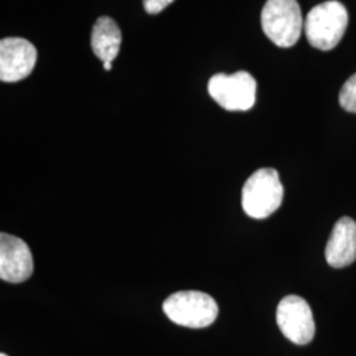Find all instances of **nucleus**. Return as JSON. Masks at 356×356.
I'll use <instances>...</instances> for the list:
<instances>
[{"instance_id":"obj_1","label":"nucleus","mask_w":356,"mask_h":356,"mask_svg":"<svg viewBox=\"0 0 356 356\" xmlns=\"http://www.w3.org/2000/svg\"><path fill=\"white\" fill-rule=\"evenodd\" d=\"M348 13L341 1L330 0L312 8L305 20V33L312 47L319 51L334 49L344 36Z\"/></svg>"},{"instance_id":"obj_2","label":"nucleus","mask_w":356,"mask_h":356,"mask_svg":"<svg viewBox=\"0 0 356 356\" xmlns=\"http://www.w3.org/2000/svg\"><path fill=\"white\" fill-rule=\"evenodd\" d=\"M284 188L276 169L261 168L248 178L243 186L242 206L245 214L254 219H266L282 204Z\"/></svg>"},{"instance_id":"obj_3","label":"nucleus","mask_w":356,"mask_h":356,"mask_svg":"<svg viewBox=\"0 0 356 356\" xmlns=\"http://www.w3.org/2000/svg\"><path fill=\"white\" fill-rule=\"evenodd\" d=\"M163 310L172 322L191 329H204L213 325L219 313L216 300L198 291L173 293L164 301Z\"/></svg>"},{"instance_id":"obj_4","label":"nucleus","mask_w":356,"mask_h":356,"mask_svg":"<svg viewBox=\"0 0 356 356\" xmlns=\"http://www.w3.org/2000/svg\"><path fill=\"white\" fill-rule=\"evenodd\" d=\"M305 22L297 0H267L261 11L263 31L275 45L291 48L302 33Z\"/></svg>"},{"instance_id":"obj_5","label":"nucleus","mask_w":356,"mask_h":356,"mask_svg":"<svg viewBox=\"0 0 356 356\" xmlns=\"http://www.w3.org/2000/svg\"><path fill=\"white\" fill-rule=\"evenodd\" d=\"M256 81L247 72L234 74L219 73L210 78L207 90L210 97L227 111H248L256 102Z\"/></svg>"},{"instance_id":"obj_6","label":"nucleus","mask_w":356,"mask_h":356,"mask_svg":"<svg viewBox=\"0 0 356 356\" xmlns=\"http://www.w3.org/2000/svg\"><path fill=\"white\" fill-rule=\"evenodd\" d=\"M276 321L281 332L300 346L310 343L316 335V322L309 304L300 296H286L280 301Z\"/></svg>"},{"instance_id":"obj_7","label":"nucleus","mask_w":356,"mask_h":356,"mask_svg":"<svg viewBox=\"0 0 356 356\" xmlns=\"http://www.w3.org/2000/svg\"><path fill=\"white\" fill-rule=\"evenodd\" d=\"M38 63V49L26 38H7L0 41V79L13 83L32 73Z\"/></svg>"},{"instance_id":"obj_8","label":"nucleus","mask_w":356,"mask_h":356,"mask_svg":"<svg viewBox=\"0 0 356 356\" xmlns=\"http://www.w3.org/2000/svg\"><path fill=\"white\" fill-rule=\"evenodd\" d=\"M32 252L23 239L10 234L0 235V279L11 284L28 280L33 273Z\"/></svg>"},{"instance_id":"obj_9","label":"nucleus","mask_w":356,"mask_h":356,"mask_svg":"<svg viewBox=\"0 0 356 356\" xmlns=\"http://www.w3.org/2000/svg\"><path fill=\"white\" fill-rule=\"evenodd\" d=\"M326 261L334 268L348 267L356 260V222L344 216L341 218L331 232L325 250Z\"/></svg>"},{"instance_id":"obj_10","label":"nucleus","mask_w":356,"mask_h":356,"mask_svg":"<svg viewBox=\"0 0 356 356\" xmlns=\"http://www.w3.org/2000/svg\"><path fill=\"white\" fill-rule=\"evenodd\" d=\"M122 45V31L114 19L102 16L91 32V48L102 63H113Z\"/></svg>"},{"instance_id":"obj_11","label":"nucleus","mask_w":356,"mask_h":356,"mask_svg":"<svg viewBox=\"0 0 356 356\" xmlns=\"http://www.w3.org/2000/svg\"><path fill=\"white\" fill-rule=\"evenodd\" d=\"M339 103L346 111L356 114V74L346 81L339 94Z\"/></svg>"},{"instance_id":"obj_12","label":"nucleus","mask_w":356,"mask_h":356,"mask_svg":"<svg viewBox=\"0 0 356 356\" xmlns=\"http://www.w3.org/2000/svg\"><path fill=\"white\" fill-rule=\"evenodd\" d=\"M173 1L175 0H143V4L147 13L156 15V13H163Z\"/></svg>"},{"instance_id":"obj_13","label":"nucleus","mask_w":356,"mask_h":356,"mask_svg":"<svg viewBox=\"0 0 356 356\" xmlns=\"http://www.w3.org/2000/svg\"><path fill=\"white\" fill-rule=\"evenodd\" d=\"M104 70H111L113 69V63H103Z\"/></svg>"},{"instance_id":"obj_14","label":"nucleus","mask_w":356,"mask_h":356,"mask_svg":"<svg viewBox=\"0 0 356 356\" xmlns=\"http://www.w3.org/2000/svg\"><path fill=\"white\" fill-rule=\"evenodd\" d=\"M0 356H8V355H6V354H0Z\"/></svg>"}]
</instances>
